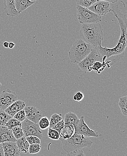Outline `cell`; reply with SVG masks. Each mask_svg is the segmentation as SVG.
<instances>
[{
	"instance_id": "obj_5",
	"label": "cell",
	"mask_w": 127,
	"mask_h": 156,
	"mask_svg": "<svg viewBox=\"0 0 127 156\" xmlns=\"http://www.w3.org/2000/svg\"><path fill=\"white\" fill-rule=\"evenodd\" d=\"M76 9L78 19L81 24L96 23L101 21V16L94 13L88 8L77 5Z\"/></svg>"
},
{
	"instance_id": "obj_34",
	"label": "cell",
	"mask_w": 127,
	"mask_h": 156,
	"mask_svg": "<svg viewBox=\"0 0 127 156\" xmlns=\"http://www.w3.org/2000/svg\"><path fill=\"white\" fill-rule=\"evenodd\" d=\"M64 125V120H61V121H60L58 122L56 124L54 125L52 128L53 129H56L57 131H58L59 129H60V128L63 126Z\"/></svg>"
},
{
	"instance_id": "obj_4",
	"label": "cell",
	"mask_w": 127,
	"mask_h": 156,
	"mask_svg": "<svg viewBox=\"0 0 127 156\" xmlns=\"http://www.w3.org/2000/svg\"><path fill=\"white\" fill-rule=\"evenodd\" d=\"M59 140L63 144L64 150L67 153L83 147H91L93 144L89 137L77 133L69 139L65 140L60 137Z\"/></svg>"
},
{
	"instance_id": "obj_15",
	"label": "cell",
	"mask_w": 127,
	"mask_h": 156,
	"mask_svg": "<svg viewBox=\"0 0 127 156\" xmlns=\"http://www.w3.org/2000/svg\"><path fill=\"white\" fill-rule=\"evenodd\" d=\"M59 133L60 137L66 140L71 137L75 134V129L73 125L66 124L60 128Z\"/></svg>"
},
{
	"instance_id": "obj_16",
	"label": "cell",
	"mask_w": 127,
	"mask_h": 156,
	"mask_svg": "<svg viewBox=\"0 0 127 156\" xmlns=\"http://www.w3.org/2000/svg\"><path fill=\"white\" fill-rule=\"evenodd\" d=\"M4 10L8 16L14 17L18 16L19 14L16 9L15 0H3Z\"/></svg>"
},
{
	"instance_id": "obj_17",
	"label": "cell",
	"mask_w": 127,
	"mask_h": 156,
	"mask_svg": "<svg viewBox=\"0 0 127 156\" xmlns=\"http://www.w3.org/2000/svg\"><path fill=\"white\" fill-rule=\"evenodd\" d=\"M35 2L29 0H15V8L20 14L34 4Z\"/></svg>"
},
{
	"instance_id": "obj_27",
	"label": "cell",
	"mask_w": 127,
	"mask_h": 156,
	"mask_svg": "<svg viewBox=\"0 0 127 156\" xmlns=\"http://www.w3.org/2000/svg\"><path fill=\"white\" fill-rule=\"evenodd\" d=\"M98 1V0H76L78 5L86 8H89L93 4Z\"/></svg>"
},
{
	"instance_id": "obj_2",
	"label": "cell",
	"mask_w": 127,
	"mask_h": 156,
	"mask_svg": "<svg viewBox=\"0 0 127 156\" xmlns=\"http://www.w3.org/2000/svg\"><path fill=\"white\" fill-rule=\"evenodd\" d=\"M80 35L83 41L95 48L101 45L104 36L103 28L99 23L82 24Z\"/></svg>"
},
{
	"instance_id": "obj_37",
	"label": "cell",
	"mask_w": 127,
	"mask_h": 156,
	"mask_svg": "<svg viewBox=\"0 0 127 156\" xmlns=\"http://www.w3.org/2000/svg\"><path fill=\"white\" fill-rule=\"evenodd\" d=\"M4 47L5 48H9V42L7 41H5L3 43Z\"/></svg>"
},
{
	"instance_id": "obj_25",
	"label": "cell",
	"mask_w": 127,
	"mask_h": 156,
	"mask_svg": "<svg viewBox=\"0 0 127 156\" xmlns=\"http://www.w3.org/2000/svg\"><path fill=\"white\" fill-rule=\"evenodd\" d=\"M11 130H12L13 135L16 139H19V138L24 136L23 130L21 126H15L11 129Z\"/></svg>"
},
{
	"instance_id": "obj_3",
	"label": "cell",
	"mask_w": 127,
	"mask_h": 156,
	"mask_svg": "<svg viewBox=\"0 0 127 156\" xmlns=\"http://www.w3.org/2000/svg\"><path fill=\"white\" fill-rule=\"evenodd\" d=\"M93 48V46L83 40H77L69 51V57L71 62L78 64L89 54Z\"/></svg>"
},
{
	"instance_id": "obj_38",
	"label": "cell",
	"mask_w": 127,
	"mask_h": 156,
	"mask_svg": "<svg viewBox=\"0 0 127 156\" xmlns=\"http://www.w3.org/2000/svg\"><path fill=\"white\" fill-rule=\"evenodd\" d=\"M102 1H107V2H109L112 3H115L118 2V0H102Z\"/></svg>"
},
{
	"instance_id": "obj_28",
	"label": "cell",
	"mask_w": 127,
	"mask_h": 156,
	"mask_svg": "<svg viewBox=\"0 0 127 156\" xmlns=\"http://www.w3.org/2000/svg\"><path fill=\"white\" fill-rule=\"evenodd\" d=\"M19 126H21V122L18 121L17 120L13 118H11V119H9V121L5 125V126H7V127L11 129L13 127Z\"/></svg>"
},
{
	"instance_id": "obj_6",
	"label": "cell",
	"mask_w": 127,
	"mask_h": 156,
	"mask_svg": "<svg viewBox=\"0 0 127 156\" xmlns=\"http://www.w3.org/2000/svg\"><path fill=\"white\" fill-rule=\"evenodd\" d=\"M97 61L102 62V57L96 48H93L89 54L79 62L78 65L82 71L90 72L91 65Z\"/></svg>"
},
{
	"instance_id": "obj_36",
	"label": "cell",
	"mask_w": 127,
	"mask_h": 156,
	"mask_svg": "<svg viewBox=\"0 0 127 156\" xmlns=\"http://www.w3.org/2000/svg\"><path fill=\"white\" fill-rule=\"evenodd\" d=\"M16 45H15V43H13L12 42H10L9 43V49H13V48H14Z\"/></svg>"
},
{
	"instance_id": "obj_20",
	"label": "cell",
	"mask_w": 127,
	"mask_h": 156,
	"mask_svg": "<svg viewBox=\"0 0 127 156\" xmlns=\"http://www.w3.org/2000/svg\"><path fill=\"white\" fill-rule=\"evenodd\" d=\"M79 119L77 115L74 113V112H70L66 113L64 115V124H71L74 126L78 122Z\"/></svg>"
},
{
	"instance_id": "obj_23",
	"label": "cell",
	"mask_w": 127,
	"mask_h": 156,
	"mask_svg": "<svg viewBox=\"0 0 127 156\" xmlns=\"http://www.w3.org/2000/svg\"><path fill=\"white\" fill-rule=\"evenodd\" d=\"M62 119H62L61 114H57V113H54V114H53L51 116L50 121H49V122H50L49 127L52 128L56 124Z\"/></svg>"
},
{
	"instance_id": "obj_22",
	"label": "cell",
	"mask_w": 127,
	"mask_h": 156,
	"mask_svg": "<svg viewBox=\"0 0 127 156\" xmlns=\"http://www.w3.org/2000/svg\"><path fill=\"white\" fill-rule=\"evenodd\" d=\"M12 117L8 115L5 110L0 108V126H5L7 122Z\"/></svg>"
},
{
	"instance_id": "obj_9",
	"label": "cell",
	"mask_w": 127,
	"mask_h": 156,
	"mask_svg": "<svg viewBox=\"0 0 127 156\" xmlns=\"http://www.w3.org/2000/svg\"><path fill=\"white\" fill-rule=\"evenodd\" d=\"M17 100V95L10 90H4L0 93V108L5 110L10 105Z\"/></svg>"
},
{
	"instance_id": "obj_18",
	"label": "cell",
	"mask_w": 127,
	"mask_h": 156,
	"mask_svg": "<svg viewBox=\"0 0 127 156\" xmlns=\"http://www.w3.org/2000/svg\"><path fill=\"white\" fill-rule=\"evenodd\" d=\"M16 142L18 147L20 153L22 154H27L28 153V148L30 144L27 142L25 136L16 139Z\"/></svg>"
},
{
	"instance_id": "obj_30",
	"label": "cell",
	"mask_w": 127,
	"mask_h": 156,
	"mask_svg": "<svg viewBox=\"0 0 127 156\" xmlns=\"http://www.w3.org/2000/svg\"><path fill=\"white\" fill-rule=\"evenodd\" d=\"M13 118L20 122H22L26 119V114L24 109L20 111L13 116Z\"/></svg>"
},
{
	"instance_id": "obj_26",
	"label": "cell",
	"mask_w": 127,
	"mask_h": 156,
	"mask_svg": "<svg viewBox=\"0 0 127 156\" xmlns=\"http://www.w3.org/2000/svg\"><path fill=\"white\" fill-rule=\"evenodd\" d=\"M38 124L41 129L45 130L49 127V120L46 117H42L39 121Z\"/></svg>"
},
{
	"instance_id": "obj_10",
	"label": "cell",
	"mask_w": 127,
	"mask_h": 156,
	"mask_svg": "<svg viewBox=\"0 0 127 156\" xmlns=\"http://www.w3.org/2000/svg\"><path fill=\"white\" fill-rule=\"evenodd\" d=\"M88 8L94 13L101 16H105L111 11L110 2L102 0H98Z\"/></svg>"
},
{
	"instance_id": "obj_11",
	"label": "cell",
	"mask_w": 127,
	"mask_h": 156,
	"mask_svg": "<svg viewBox=\"0 0 127 156\" xmlns=\"http://www.w3.org/2000/svg\"><path fill=\"white\" fill-rule=\"evenodd\" d=\"M24 110L26 114V119L33 122L38 123L42 117V113L38 108L33 106H25Z\"/></svg>"
},
{
	"instance_id": "obj_14",
	"label": "cell",
	"mask_w": 127,
	"mask_h": 156,
	"mask_svg": "<svg viewBox=\"0 0 127 156\" xmlns=\"http://www.w3.org/2000/svg\"><path fill=\"white\" fill-rule=\"evenodd\" d=\"M26 106V104L22 100H17L5 109V111L13 118L15 114L20 111L24 109Z\"/></svg>"
},
{
	"instance_id": "obj_32",
	"label": "cell",
	"mask_w": 127,
	"mask_h": 156,
	"mask_svg": "<svg viewBox=\"0 0 127 156\" xmlns=\"http://www.w3.org/2000/svg\"><path fill=\"white\" fill-rule=\"evenodd\" d=\"M84 98V94L80 91L76 93L73 96V99L77 102H80Z\"/></svg>"
},
{
	"instance_id": "obj_21",
	"label": "cell",
	"mask_w": 127,
	"mask_h": 156,
	"mask_svg": "<svg viewBox=\"0 0 127 156\" xmlns=\"http://www.w3.org/2000/svg\"><path fill=\"white\" fill-rule=\"evenodd\" d=\"M118 106L121 110L122 114L124 116H127V96H125L124 97L119 98V102H118Z\"/></svg>"
},
{
	"instance_id": "obj_7",
	"label": "cell",
	"mask_w": 127,
	"mask_h": 156,
	"mask_svg": "<svg viewBox=\"0 0 127 156\" xmlns=\"http://www.w3.org/2000/svg\"><path fill=\"white\" fill-rule=\"evenodd\" d=\"M21 127L25 137L36 136L39 139L42 137V132L38 124L33 122L26 119L21 122Z\"/></svg>"
},
{
	"instance_id": "obj_33",
	"label": "cell",
	"mask_w": 127,
	"mask_h": 156,
	"mask_svg": "<svg viewBox=\"0 0 127 156\" xmlns=\"http://www.w3.org/2000/svg\"><path fill=\"white\" fill-rule=\"evenodd\" d=\"M67 155L68 156H85L84 152L81 149L74 150L67 153Z\"/></svg>"
},
{
	"instance_id": "obj_8",
	"label": "cell",
	"mask_w": 127,
	"mask_h": 156,
	"mask_svg": "<svg viewBox=\"0 0 127 156\" xmlns=\"http://www.w3.org/2000/svg\"><path fill=\"white\" fill-rule=\"evenodd\" d=\"M75 133L80 134L87 137H98V133L96 130L91 129L84 121V117L82 116L79 119L77 123L74 126Z\"/></svg>"
},
{
	"instance_id": "obj_19",
	"label": "cell",
	"mask_w": 127,
	"mask_h": 156,
	"mask_svg": "<svg viewBox=\"0 0 127 156\" xmlns=\"http://www.w3.org/2000/svg\"><path fill=\"white\" fill-rule=\"evenodd\" d=\"M108 67V65L107 62L105 61H95L91 65L90 68V72L93 71L95 72L98 74H100L101 72L103 71L106 67Z\"/></svg>"
},
{
	"instance_id": "obj_12",
	"label": "cell",
	"mask_w": 127,
	"mask_h": 156,
	"mask_svg": "<svg viewBox=\"0 0 127 156\" xmlns=\"http://www.w3.org/2000/svg\"><path fill=\"white\" fill-rule=\"evenodd\" d=\"M12 130L5 126H0V143L6 142H16Z\"/></svg>"
},
{
	"instance_id": "obj_1",
	"label": "cell",
	"mask_w": 127,
	"mask_h": 156,
	"mask_svg": "<svg viewBox=\"0 0 127 156\" xmlns=\"http://www.w3.org/2000/svg\"><path fill=\"white\" fill-rule=\"evenodd\" d=\"M111 11L118 20L120 27V33L119 40L116 46L112 48L103 47L101 45L96 47L102 57V61L107 62L109 68L123 57L125 52L127 46V16L121 13L118 5H112Z\"/></svg>"
},
{
	"instance_id": "obj_13",
	"label": "cell",
	"mask_w": 127,
	"mask_h": 156,
	"mask_svg": "<svg viewBox=\"0 0 127 156\" xmlns=\"http://www.w3.org/2000/svg\"><path fill=\"white\" fill-rule=\"evenodd\" d=\"M4 156H20V152L16 142H6L2 143Z\"/></svg>"
},
{
	"instance_id": "obj_29",
	"label": "cell",
	"mask_w": 127,
	"mask_h": 156,
	"mask_svg": "<svg viewBox=\"0 0 127 156\" xmlns=\"http://www.w3.org/2000/svg\"><path fill=\"white\" fill-rule=\"evenodd\" d=\"M41 149L40 144H30L28 148V153L31 154H34L38 153Z\"/></svg>"
},
{
	"instance_id": "obj_39",
	"label": "cell",
	"mask_w": 127,
	"mask_h": 156,
	"mask_svg": "<svg viewBox=\"0 0 127 156\" xmlns=\"http://www.w3.org/2000/svg\"><path fill=\"white\" fill-rule=\"evenodd\" d=\"M29 1H31V2H35L37 0H29Z\"/></svg>"
},
{
	"instance_id": "obj_24",
	"label": "cell",
	"mask_w": 127,
	"mask_h": 156,
	"mask_svg": "<svg viewBox=\"0 0 127 156\" xmlns=\"http://www.w3.org/2000/svg\"><path fill=\"white\" fill-rule=\"evenodd\" d=\"M47 136L50 139L54 140H59L60 138L59 131H57L53 129L50 128V127H49V129H48Z\"/></svg>"
},
{
	"instance_id": "obj_35",
	"label": "cell",
	"mask_w": 127,
	"mask_h": 156,
	"mask_svg": "<svg viewBox=\"0 0 127 156\" xmlns=\"http://www.w3.org/2000/svg\"><path fill=\"white\" fill-rule=\"evenodd\" d=\"M4 156V152L2 143H0V156Z\"/></svg>"
},
{
	"instance_id": "obj_31",
	"label": "cell",
	"mask_w": 127,
	"mask_h": 156,
	"mask_svg": "<svg viewBox=\"0 0 127 156\" xmlns=\"http://www.w3.org/2000/svg\"><path fill=\"white\" fill-rule=\"evenodd\" d=\"M26 139L29 144H41V139L36 136H29L26 137Z\"/></svg>"
}]
</instances>
